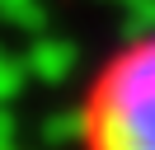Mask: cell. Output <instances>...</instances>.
I'll return each mask as SVG.
<instances>
[{
    "label": "cell",
    "instance_id": "1",
    "mask_svg": "<svg viewBox=\"0 0 155 150\" xmlns=\"http://www.w3.org/2000/svg\"><path fill=\"white\" fill-rule=\"evenodd\" d=\"M80 150H155V28L117 42L75 103Z\"/></svg>",
    "mask_w": 155,
    "mask_h": 150
}]
</instances>
